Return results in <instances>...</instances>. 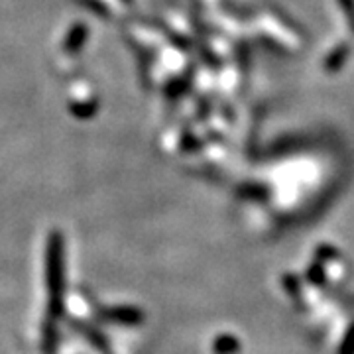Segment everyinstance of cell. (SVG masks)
Masks as SVG:
<instances>
[{"label":"cell","mask_w":354,"mask_h":354,"mask_svg":"<svg viewBox=\"0 0 354 354\" xmlns=\"http://www.w3.org/2000/svg\"><path fill=\"white\" fill-rule=\"evenodd\" d=\"M48 286L51 315L59 317L64 311V244L57 232L48 242Z\"/></svg>","instance_id":"6da1fadb"},{"label":"cell","mask_w":354,"mask_h":354,"mask_svg":"<svg viewBox=\"0 0 354 354\" xmlns=\"http://www.w3.org/2000/svg\"><path fill=\"white\" fill-rule=\"evenodd\" d=\"M101 317L104 321H113L116 325H138L144 319L142 311L134 307H109V309H102Z\"/></svg>","instance_id":"7a4b0ae2"}]
</instances>
